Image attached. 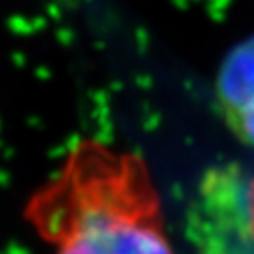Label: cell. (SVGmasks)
Instances as JSON below:
<instances>
[{
	"label": "cell",
	"instance_id": "cell-1",
	"mask_svg": "<svg viewBox=\"0 0 254 254\" xmlns=\"http://www.w3.org/2000/svg\"><path fill=\"white\" fill-rule=\"evenodd\" d=\"M26 218L50 254H178L144 160L96 140L66 156Z\"/></svg>",
	"mask_w": 254,
	"mask_h": 254
},
{
	"label": "cell",
	"instance_id": "cell-2",
	"mask_svg": "<svg viewBox=\"0 0 254 254\" xmlns=\"http://www.w3.org/2000/svg\"><path fill=\"white\" fill-rule=\"evenodd\" d=\"M214 98L232 136L254 150V34L234 44L222 58Z\"/></svg>",
	"mask_w": 254,
	"mask_h": 254
},
{
	"label": "cell",
	"instance_id": "cell-3",
	"mask_svg": "<svg viewBox=\"0 0 254 254\" xmlns=\"http://www.w3.org/2000/svg\"><path fill=\"white\" fill-rule=\"evenodd\" d=\"M246 212H248V226H250V232H252V238H254V178L250 180V186H248Z\"/></svg>",
	"mask_w": 254,
	"mask_h": 254
}]
</instances>
